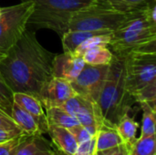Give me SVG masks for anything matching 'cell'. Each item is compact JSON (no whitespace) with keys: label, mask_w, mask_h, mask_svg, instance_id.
<instances>
[{"label":"cell","mask_w":156,"mask_h":155,"mask_svg":"<svg viewBox=\"0 0 156 155\" xmlns=\"http://www.w3.org/2000/svg\"><path fill=\"white\" fill-rule=\"evenodd\" d=\"M115 10L127 14L143 8L150 0H106Z\"/></svg>","instance_id":"cell-24"},{"label":"cell","mask_w":156,"mask_h":155,"mask_svg":"<svg viewBox=\"0 0 156 155\" xmlns=\"http://www.w3.org/2000/svg\"><path fill=\"white\" fill-rule=\"evenodd\" d=\"M14 92L7 85L1 70H0V110L11 116V111L14 104Z\"/></svg>","instance_id":"cell-23"},{"label":"cell","mask_w":156,"mask_h":155,"mask_svg":"<svg viewBox=\"0 0 156 155\" xmlns=\"http://www.w3.org/2000/svg\"><path fill=\"white\" fill-rule=\"evenodd\" d=\"M134 102L133 96L126 88L125 59L113 55L97 101L104 121L116 125L122 117L129 114Z\"/></svg>","instance_id":"cell-3"},{"label":"cell","mask_w":156,"mask_h":155,"mask_svg":"<svg viewBox=\"0 0 156 155\" xmlns=\"http://www.w3.org/2000/svg\"><path fill=\"white\" fill-rule=\"evenodd\" d=\"M11 118L24 133L29 135L41 134L35 119L15 102L11 111Z\"/></svg>","instance_id":"cell-16"},{"label":"cell","mask_w":156,"mask_h":155,"mask_svg":"<svg viewBox=\"0 0 156 155\" xmlns=\"http://www.w3.org/2000/svg\"><path fill=\"white\" fill-rule=\"evenodd\" d=\"M22 134H26L21 131L20 129L17 130H7L0 128V143H5L6 141H9L13 138H16L17 136H20Z\"/></svg>","instance_id":"cell-29"},{"label":"cell","mask_w":156,"mask_h":155,"mask_svg":"<svg viewBox=\"0 0 156 155\" xmlns=\"http://www.w3.org/2000/svg\"><path fill=\"white\" fill-rule=\"evenodd\" d=\"M128 155H129V154H128Z\"/></svg>","instance_id":"cell-33"},{"label":"cell","mask_w":156,"mask_h":155,"mask_svg":"<svg viewBox=\"0 0 156 155\" xmlns=\"http://www.w3.org/2000/svg\"><path fill=\"white\" fill-rule=\"evenodd\" d=\"M55 56L38 42L35 32L26 29L0 61V70L13 92L38 99L42 87L53 78Z\"/></svg>","instance_id":"cell-1"},{"label":"cell","mask_w":156,"mask_h":155,"mask_svg":"<svg viewBox=\"0 0 156 155\" xmlns=\"http://www.w3.org/2000/svg\"><path fill=\"white\" fill-rule=\"evenodd\" d=\"M109 65L85 64L79 76L70 82L77 95L97 102L108 73Z\"/></svg>","instance_id":"cell-9"},{"label":"cell","mask_w":156,"mask_h":155,"mask_svg":"<svg viewBox=\"0 0 156 155\" xmlns=\"http://www.w3.org/2000/svg\"><path fill=\"white\" fill-rule=\"evenodd\" d=\"M43 134H24L16 155H58V150L53 143L45 139Z\"/></svg>","instance_id":"cell-13"},{"label":"cell","mask_w":156,"mask_h":155,"mask_svg":"<svg viewBox=\"0 0 156 155\" xmlns=\"http://www.w3.org/2000/svg\"><path fill=\"white\" fill-rule=\"evenodd\" d=\"M34 10V2L25 0L20 4L1 7L0 11V61L20 39L27 29Z\"/></svg>","instance_id":"cell-6"},{"label":"cell","mask_w":156,"mask_h":155,"mask_svg":"<svg viewBox=\"0 0 156 155\" xmlns=\"http://www.w3.org/2000/svg\"><path fill=\"white\" fill-rule=\"evenodd\" d=\"M96 155H128V148L125 144L122 143L119 146H116L106 151L97 152Z\"/></svg>","instance_id":"cell-30"},{"label":"cell","mask_w":156,"mask_h":155,"mask_svg":"<svg viewBox=\"0 0 156 155\" xmlns=\"http://www.w3.org/2000/svg\"><path fill=\"white\" fill-rule=\"evenodd\" d=\"M154 155H156V154H154Z\"/></svg>","instance_id":"cell-32"},{"label":"cell","mask_w":156,"mask_h":155,"mask_svg":"<svg viewBox=\"0 0 156 155\" xmlns=\"http://www.w3.org/2000/svg\"><path fill=\"white\" fill-rule=\"evenodd\" d=\"M0 128L7 129V130H17V129H19L18 126L13 121V119L11 118V116H9L5 112H4L2 110H0Z\"/></svg>","instance_id":"cell-28"},{"label":"cell","mask_w":156,"mask_h":155,"mask_svg":"<svg viewBox=\"0 0 156 155\" xmlns=\"http://www.w3.org/2000/svg\"><path fill=\"white\" fill-rule=\"evenodd\" d=\"M34 10L28 23L39 28H48L60 37L69 30L72 16L93 0H32Z\"/></svg>","instance_id":"cell-4"},{"label":"cell","mask_w":156,"mask_h":155,"mask_svg":"<svg viewBox=\"0 0 156 155\" xmlns=\"http://www.w3.org/2000/svg\"><path fill=\"white\" fill-rule=\"evenodd\" d=\"M0 11H1V7H0Z\"/></svg>","instance_id":"cell-31"},{"label":"cell","mask_w":156,"mask_h":155,"mask_svg":"<svg viewBox=\"0 0 156 155\" xmlns=\"http://www.w3.org/2000/svg\"><path fill=\"white\" fill-rule=\"evenodd\" d=\"M96 139L94 136L90 140L80 143L73 155H96Z\"/></svg>","instance_id":"cell-27"},{"label":"cell","mask_w":156,"mask_h":155,"mask_svg":"<svg viewBox=\"0 0 156 155\" xmlns=\"http://www.w3.org/2000/svg\"><path fill=\"white\" fill-rule=\"evenodd\" d=\"M81 57L86 64L109 65L113 58V53L107 46H97L88 49Z\"/></svg>","instance_id":"cell-19"},{"label":"cell","mask_w":156,"mask_h":155,"mask_svg":"<svg viewBox=\"0 0 156 155\" xmlns=\"http://www.w3.org/2000/svg\"><path fill=\"white\" fill-rule=\"evenodd\" d=\"M139 104L143 111V124L140 137L155 135L156 109L146 102H141Z\"/></svg>","instance_id":"cell-21"},{"label":"cell","mask_w":156,"mask_h":155,"mask_svg":"<svg viewBox=\"0 0 156 155\" xmlns=\"http://www.w3.org/2000/svg\"><path fill=\"white\" fill-rule=\"evenodd\" d=\"M112 31H108V32L98 34V35H95L93 37L87 38L86 40H84L82 43H80L78 46V48L75 49L73 54L76 56L81 57L84 52H86L88 49H90L91 48H94L97 46H107L108 47L110 39H111V36H112Z\"/></svg>","instance_id":"cell-22"},{"label":"cell","mask_w":156,"mask_h":155,"mask_svg":"<svg viewBox=\"0 0 156 155\" xmlns=\"http://www.w3.org/2000/svg\"><path fill=\"white\" fill-rule=\"evenodd\" d=\"M95 139L97 152L106 151L123 143L116 130L115 125H112L105 121L97 132Z\"/></svg>","instance_id":"cell-15"},{"label":"cell","mask_w":156,"mask_h":155,"mask_svg":"<svg viewBox=\"0 0 156 155\" xmlns=\"http://www.w3.org/2000/svg\"><path fill=\"white\" fill-rule=\"evenodd\" d=\"M13 100L15 103H16L35 119L41 134L48 133V124L46 112L40 100L37 98L23 92H14Z\"/></svg>","instance_id":"cell-12"},{"label":"cell","mask_w":156,"mask_h":155,"mask_svg":"<svg viewBox=\"0 0 156 155\" xmlns=\"http://www.w3.org/2000/svg\"><path fill=\"white\" fill-rule=\"evenodd\" d=\"M125 14L115 10L106 0H93L74 13L69 30L113 31L123 20Z\"/></svg>","instance_id":"cell-5"},{"label":"cell","mask_w":156,"mask_h":155,"mask_svg":"<svg viewBox=\"0 0 156 155\" xmlns=\"http://www.w3.org/2000/svg\"><path fill=\"white\" fill-rule=\"evenodd\" d=\"M69 130L71 132V134L73 135V137L75 138L78 144L82 143H84L86 141H89V140H90L91 138L94 137L85 127H83L80 124L75 125V126L69 128Z\"/></svg>","instance_id":"cell-25"},{"label":"cell","mask_w":156,"mask_h":155,"mask_svg":"<svg viewBox=\"0 0 156 155\" xmlns=\"http://www.w3.org/2000/svg\"><path fill=\"white\" fill-rule=\"evenodd\" d=\"M116 130L127 148H129L136 139L137 130L139 128V123L128 115H125L121 119V121L115 125Z\"/></svg>","instance_id":"cell-18"},{"label":"cell","mask_w":156,"mask_h":155,"mask_svg":"<svg viewBox=\"0 0 156 155\" xmlns=\"http://www.w3.org/2000/svg\"><path fill=\"white\" fill-rule=\"evenodd\" d=\"M48 134L56 149L63 155H73L78 148V143L67 128L48 125Z\"/></svg>","instance_id":"cell-14"},{"label":"cell","mask_w":156,"mask_h":155,"mask_svg":"<svg viewBox=\"0 0 156 155\" xmlns=\"http://www.w3.org/2000/svg\"><path fill=\"white\" fill-rule=\"evenodd\" d=\"M124 59L126 88L133 96L156 82V53L132 52Z\"/></svg>","instance_id":"cell-7"},{"label":"cell","mask_w":156,"mask_h":155,"mask_svg":"<svg viewBox=\"0 0 156 155\" xmlns=\"http://www.w3.org/2000/svg\"><path fill=\"white\" fill-rule=\"evenodd\" d=\"M129 155L156 154L155 135L136 138L133 144L128 148Z\"/></svg>","instance_id":"cell-20"},{"label":"cell","mask_w":156,"mask_h":155,"mask_svg":"<svg viewBox=\"0 0 156 155\" xmlns=\"http://www.w3.org/2000/svg\"><path fill=\"white\" fill-rule=\"evenodd\" d=\"M24 134L0 143V155H16V148Z\"/></svg>","instance_id":"cell-26"},{"label":"cell","mask_w":156,"mask_h":155,"mask_svg":"<svg viewBox=\"0 0 156 155\" xmlns=\"http://www.w3.org/2000/svg\"><path fill=\"white\" fill-rule=\"evenodd\" d=\"M61 108L72 115L93 136L104 122L98 103L77 94L67 100Z\"/></svg>","instance_id":"cell-8"},{"label":"cell","mask_w":156,"mask_h":155,"mask_svg":"<svg viewBox=\"0 0 156 155\" xmlns=\"http://www.w3.org/2000/svg\"><path fill=\"white\" fill-rule=\"evenodd\" d=\"M46 117L48 125L59 126L69 129L80 124L79 122L61 107H54L46 110Z\"/></svg>","instance_id":"cell-17"},{"label":"cell","mask_w":156,"mask_h":155,"mask_svg":"<svg viewBox=\"0 0 156 155\" xmlns=\"http://www.w3.org/2000/svg\"><path fill=\"white\" fill-rule=\"evenodd\" d=\"M82 57L63 52L56 55L53 61V77L73 81L85 66Z\"/></svg>","instance_id":"cell-11"},{"label":"cell","mask_w":156,"mask_h":155,"mask_svg":"<svg viewBox=\"0 0 156 155\" xmlns=\"http://www.w3.org/2000/svg\"><path fill=\"white\" fill-rule=\"evenodd\" d=\"M108 48L123 58L132 52L156 53V26L146 18L144 7L125 14L112 32Z\"/></svg>","instance_id":"cell-2"},{"label":"cell","mask_w":156,"mask_h":155,"mask_svg":"<svg viewBox=\"0 0 156 155\" xmlns=\"http://www.w3.org/2000/svg\"><path fill=\"white\" fill-rule=\"evenodd\" d=\"M74 95L76 93L69 81L53 77L42 87L38 100L47 110L54 107H61Z\"/></svg>","instance_id":"cell-10"}]
</instances>
